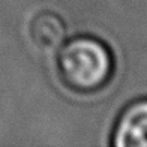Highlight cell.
I'll use <instances>...</instances> for the list:
<instances>
[{
  "label": "cell",
  "mask_w": 147,
  "mask_h": 147,
  "mask_svg": "<svg viewBox=\"0 0 147 147\" xmlns=\"http://www.w3.org/2000/svg\"><path fill=\"white\" fill-rule=\"evenodd\" d=\"M59 77L72 92L90 95L102 90L114 74V56L102 39L81 35L62 45L57 56Z\"/></svg>",
  "instance_id": "cell-1"
},
{
  "label": "cell",
  "mask_w": 147,
  "mask_h": 147,
  "mask_svg": "<svg viewBox=\"0 0 147 147\" xmlns=\"http://www.w3.org/2000/svg\"><path fill=\"white\" fill-rule=\"evenodd\" d=\"M110 143L114 147H147V98L137 99L122 110Z\"/></svg>",
  "instance_id": "cell-2"
},
{
  "label": "cell",
  "mask_w": 147,
  "mask_h": 147,
  "mask_svg": "<svg viewBox=\"0 0 147 147\" xmlns=\"http://www.w3.org/2000/svg\"><path fill=\"white\" fill-rule=\"evenodd\" d=\"M29 35L33 45L44 53L59 51L68 38V26L54 11H39L30 20Z\"/></svg>",
  "instance_id": "cell-3"
}]
</instances>
